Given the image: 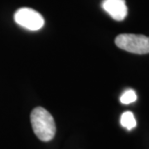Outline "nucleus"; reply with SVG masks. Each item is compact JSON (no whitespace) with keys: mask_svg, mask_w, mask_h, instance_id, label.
<instances>
[{"mask_svg":"<svg viewBox=\"0 0 149 149\" xmlns=\"http://www.w3.org/2000/svg\"><path fill=\"white\" fill-rule=\"evenodd\" d=\"M33 132L42 142H49L56 134V123L49 112L42 107L35 108L31 113Z\"/></svg>","mask_w":149,"mask_h":149,"instance_id":"nucleus-1","label":"nucleus"},{"mask_svg":"<svg viewBox=\"0 0 149 149\" xmlns=\"http://www.w3.org/2000/svg\"><path fill=\"white\" fill-rule=\"evenodd\" d=\"M118 47L134 54L149 53V37L137 34H120L115 38Z\"/></svg>","mask_w":149,"mask_h":149,"instance_id":"nucleus-2","label":"nucleus"},{"mask_svg":"<svg viewBox=\"0 0 149 149\" xmlns=\"http://www.w3.org/2000/svg\"><path fill=\"white\" fill-rule=\"evenodd\" d=\"M14 20L19 26L29 31H38L44 26L43 17L30 8H22L14 14Z\"/></svg>","mask_w":149,"mask_h":149,"instance_id":"nucleus-3","label":"nucleus"},{"mask_svg":"<svg viewBox=\"0 0 149 149\" xmlns=\"http://www.w3.org/2000/svg\"><path fill=\"white\" fill-rule=\"evenodd\" d=\"M102 7L116 21H123L128 14L125 0H104L102 2Z\"/></svg>","mask_w":149,"mask_h":149,"instance_id":"nucleus-4","label":"nucleus"},{"mask_svg":"<svg viewBox=\"0 0 149 149\" xmlns=\"http://www.w3.org/2000/svg\"><path fill=\"white\" fill-rule=\"evenodd\" d=\"M120 123L123 128L128 130H132L137 126V122L133 113L130 111L124 112L121 115Z\"/></svg>","mask_w":149,"mask_h":149,"instance_id":"nucleus-5","label":"nucleus"},{"mask_svg":"<svg viewBox=\"0 0 149 149\" xmlns=\"http://www.w3.org/2000/svg\"><path fill=\"white\" fill-rule=\"evenodd\" d=\"M136 100H137L136 92L133 90H131V89H128L127 91H124L120 97V101L122 104H131V103L135 102Z\"/></svg>","mask_w":149,"mask_h":149,"instance_id":"nucleus-6","label":"nucleus"}]
</instances>
